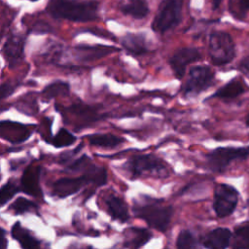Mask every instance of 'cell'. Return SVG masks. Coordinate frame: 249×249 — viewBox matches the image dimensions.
<instances>
[{
    "label": "cell",
    "instance_id": "obj_1",
    "mask_svg": "<svg viewBox=\"0 0 249 249\" xmlns=\"http://www.w3.org/2000/svg\"><path fill=\"white\" fill-rule=\"evenodd\" d=\"M46 11L54 18L90 21L98 18V2L92 0H50Z\"/></svg>",
    "mask_w": 249,
    "mask_h": 249
},
{
    "label": "cell",
    "instance_id": "obj_2",
    "mask_svg": "<svg viewBox=\"0 0 249 249\" xmlns=\"http://www.w3.org/2000/svg\"><path fill=\"white\" fill-rule=\"evenodd\" d=\"M173 212L172 206L162 205L160 200L154 198L143 199L133 206V213L136 217L144 220L151 228L162 232L168 228Z\"/></svg>",
    "mask_w": 249,
    "mask_h": 249
},
{
    "label": "cell",
    "instance_id": "obj_3",
    "mask_svg": "<svg viewBox=\"0 0 249 249\" xmlns=\"http://www.w3.org/2000/svg\"><path fill=\"white\" fill-rule=\"evenodd\" d=\"M208 53L216 66L230 63L235 56V47L231 36L224 31H214L209 36Z\"/></svg>",
    "mask_w": 249,
    "mask_h": 249
},
{
    "label": "cell",
    "instance_id": "obj_4",
    "mask_svg": "<svg viewBox=\"0 0 249 249\" xmlns=\"http://www.w3.org/2000/svg\"><path fill=\"white\" fill-rule=\"evenodd\" d=\"M183 0H163L151 23V28L160 34L176 27L182 19Z\"/></svg>",
    "mask_w": 249,
    "mask_h": 249
},
{
    "label": "cell",
    "instance_id": "obj_5",
    "mask_svg": "<svg viewBox=\"0 0 249 249\" xmlns=\"http://www.w3.org/2000/svg\"><path fill=\"white\" fill-rule=\"evenodd\" d=\"M127 171L132 177L152 175L164 177L168 174V165L155 155H138L131 157L125 163Z\"/></svg>",
    "mask_w": 249,
    "mask_h": 249
},
{
    "label": "cell",
    "instance_id": "obj_6",
    "mask_svg": "<svg viewBox=\"0 0 249 249\" xmlns=\"http://www.w3.org/2000/svg\"><path fill=\"white\" fill-rule=\"evenodd\" d=\"M249 157V147H219L206 155L209 168L214 172H223L231 162Z\"/></svg>",
    "mask_w": 249,
    "mask_h": 249
},
{
    "label": "cell",
    "instance_id": "obj_7",
    "mask_svg": "<svg viewBox=\"0 0 249 249\" xmlns=\"http://www.w3.org/2000/svg\"><path fill=\"white\" fill-rule=\"evenodd\" d=\"M215 72L208 66L198 65L190 69L188 79L181 90L185 96H195L213 86Z\"/></svg>",
    "mask_w": 249,
    "mask_h": 249
},
{
    "label": "cell",
    "instance_id": "obj_8",
    "mask_svg": "<svg viewBox=\"0 0 249 249\" xmlns=\"http://www.w3.org/2000/svg\"><path fill=\"white\" fill-rule=\"evenodd\" d=\"M238 192L229 184H217L214 189L213 208L219 218L230 216L236 208Z\"/></svg>",
    "mask_w": 249,
    "mask_h": 249
},
{
    "label": "cell",
    "instance_id": "obj_9",
    "mask_svg": "<svg viewBox=\"0 0 249 249\" xmlns=\"http://www.w3.org/2000/svg\"><path fill=\"white\" fill-rule=\"evenodd\" d=\"M201 54L196 48L185 47L177 50L170 56L168 63L173 71L174 76L177 79H181L185 74L187 65L199 60Z\"/></svg>",
    "mask_w": 249,
    "mask_h": 249
},
{
    "label": "cell",
    "instance_id": "obj_10",
    "mask_svg": "<svg viewBox=\"0 0 249 249\" xmlns=\"http://www.w3.org/2000/svg\"><path fill=\"white\" fill-rule=\"evenodd\" d=\"M31 132L28 125L12 121L0 122V137L13 144L24 142L29 138Z\"/></svg>",
    "mask_w": 249,
    "mask_h": 249
},
{
    "label": "cell",
    "instance_id": "obj_11",
    "mask_svg": "<svg viewBox=\"0 0 249 249\" xmlns=\"http://www.w3.org/2000/svg\"><path fill=\"white\" fill-rule=\"evenodd\" d=\"M40 166L29 164L23 170L20 179L21 191L34 197H42L43 193L40 187Z\"/></svg>",
    "mask_w": 249,
    "mask_h": 249
},
{
    "label": "cell",
    "instance_id": "obj_12",
    "mask_svg": "<svg viewBox=\"0 0 249 249\" xmlns=\"http://www.w3.org/2000/svg\"><path fill=\"white\" fill-rule=\"evenodd\" d=\"M231 232L227 228H217L209 231L203 239L206 249H227L231 243Z\"/></svg>",
    "mask_w": 249,
    "mask_h": 249
},
{
    "label": "cell",
    "instance_id": "obj_13",
    "mask_svg": "<svg viewBox=\"0 0 249 249\" xmlns=\"http://www.w3.org/2000/svg\"><path fill=\"white\" fill-rule=\"evenodd\" d=\"M121 44L127 53L133 55H141L150 52L143 33H126L122 37Z\"/></svg>",
    "mask_w": 249,
    "mask_h": 249
},
{
    "label": "cell",
    "instance_id": "obj_14",
    "mask_svg": "<svg viewBox=\"0 0 249 249\" xmlns=\"http://www.w3.org/2000/svg\"><path fill=\"white\" fill-rule=\"evenodd\" d=\"M23 48L24 40L19 36L12 35L6 41L4 47L2 48V53L11 67L21 59L23 54Z\"/></svg>",
    "mask_w": 249,
    "mask_h": 249
},
{
    "label": "cell",
    "instance_id": "obj_15",
    "mask_svg": "<svg viewBox=\"0 0 249 249\" xmlns=\"http://www.w3.org/2000/svg\"><path fill=\"white\" fill-rule=\"evenodd\" d=\"M105 204L107 212L112 219L121 223H125L129 219L127 205L121 197L117 196L116 195H110L106 197Z\"/></svg>",
    "mask_w": 249,
    "mask_h": 249
},
{
    "label": "cell",
    "instance_id": "obj_16",
    "mask_svg": "<svg viewBox=\"0 0 249 249\" xmlns=\"http://www.w3.org/2000/svg\"><path fill=\"white\" fill-rule=\"evenodd\" d=\"M246 91V86L242 81L234 78L219 88L215 93H213L211 98H220L223 100H232L240 96Z\"/></svg>",
    "mask_w": 249,
    "mask_h": 249
},
{
    "label": "cell",
    "instance_id": "obj_17",
    "mask_svg": "<svg viewBox=\"0 0 249 249\" xmlns=\"http://www.w3.org/2000/svg\"><path fill=\"white\" fill-rule=\"evenodd\" d=\"M121 12L135 19H142L149 14L147 0H124L120 6Z\"/></svg>",
    "mask_w": 249,
    "mask_h": 249
},
{
    "label": "cell",
    "instance_id": "obj_18",
    "mask_svg": "<svg viewBox=\"0 0 249 249\" xmlns=\"http://www.w3.org/2000/svg\"><path fill=\"white\" fill-rule=\"evenodd\" d=\"M11 234L12 237L19 243L22 249H41L40 241L36 239L27 230L23 229L19 222L14 224Z\"/></svg>",
    "mask_w": 249,
    "mask_h": 249
},
{
    "label": "cell",
    "instance_id": "obj_19",
    "mask_svg": "<svg viewBox=\"0 0 249 249\" xmlns=\"http://www.w3.org/2000/svg\"><path fill=\"white\" fill-rule=\"evenodd\" d=\"M118 51L117 48L107 46H78L75 49L77 57L81 60H91L103 57L112 52Z\"/></svg>",
    "mask_w": 249,
    "mask_h": 249
},
{
    "label": "cell",
    "instance_id": "obj_20",
    "mask_svg": "<svg viewBox=\"0 0 249 249\" xmlns=\"http://www.w3.org/2000/svg\"><path fill=\"white\" fill-rule=\"evenodd\" d=\"M125 232V246L129 249H139L152 237L149 231L140 228H130Z\"/></svg>",
    "mask_w": 249,
    "mask_h": 249
},
{
    "label": "cell",
    "instance_id": "obj_21",
    "mask_svg": "<svg viewBox=\"0 0 249 249\" xmlns=\"http://www.w3.org/2000/svg\"><path fill=\"white\" fill-rule=\"evenodd\" d=\"M87 138L90 145L101 148H115L124 141V138L111 133H94L88 135Z\"/></svg>",
    "mask_w": 249,
    "mask_h": 249
},
{
    "label": "cell",
    "instance_id": "obj_22",
    "mask_svg": "<svg viewBox=\"0 0 249 249\" xmlns=\"http://www.w3.org/2000/svg\"><path fill=\"white\" fill-rule=\"evenodd\" d=\"M69 111L72 115L76 116L80 122L85 123L86 124L96 122L101 118L98 115L96 108L85 104H75L69 108Z\"/></svg>",
    "mask_w": 249,
    "mask_h": 249
},
{
    "label": "cell",
    "instance_id": "obj_23",
    "mask_svg": "<svg viewBox=\"0 0 249 249\" xmlns=\"http://www.w3.org/2000/svg\"><path fill=\"white\" fill-rule=\"evenodd\" d=\"M69 92V85L65 82L55 81L47 87L44 88L42 90V94L46 100H50L58 95H64Z\"/></svg>",
    "mask_w": 249,
    "mask_h": 249
},
{
    "label": "cell",
    "instance_id": "obj_24",
    "mask_svg": "<svg viewBox=\"0 0 249 249\" xmlns=\"http://www.w3.org/2000/svg\"><path fill=\"white\" fill-rule=\"evenodd\" d=\"M232 237V249H249V224L235 229Z\"/></svg>",
    "mask_w": 249,
    "mask_h": 249
},
{
    "label": "cell",
    "instance_id": "obj_25",
    "mask_svg": "<svg viewBox=\"0 0 249 249\" xmlns=\"http://www.w3.org/2000/svg\"><path fill=\"white\" fill-rule=\"evenodd\" d=\"M229 12L237 20H243L249 12V0H230Z\"/></svg>",
    "mask_w": 249,
    "mask_h": 249
},
{
    "label": "cell",
    "instance_id": "obj_26",
    "mask_svg": "<svg viewBox=\"0 0 249 249\" xmlns=\"http://www.w3.org/2000/svg\"><path fill=\"white\" fill-rule=\"evenodd\" d=\"M38 206L35 202L19 196L18 197L9 207L10 211H13L16 215H20V214H24L27 212H33L35 210H37Z\"/></svg>",
    "mask_w": 249,
    "mask_h": 249
},
{
    "label": "cell",
    "instance_id": "obj_27",
    "mask_svg": "<svg viewBox=\"0 0 249 249\" xmlns=\"http://www.w3.org/2000/svg\"><path fill=\"white\" fill-rule=\"evenodd\" d=\"M76 141V137L65 128H60L52 138L51 143L55 148H63L72 145Z\"/></svg>",
    "mask_w": 249,
    "mask_h": 249
},
{
    "label": "cell",
    "instance_id": "obj_28",
    "mask_svg": "<svg viewBox=\"0 0 249 249\" xmlns=\"http://www.w3.org/2000/svg\"><path fill=\"white\" fill-rule=\"evenodd\" d=\"M177 249H197V241L190 231H182L176 240Z\"/></svg>",
    "mask_w": 249,
    "mask_h": 249
},
{
    "label": "cell",
    "instance_id": "obj_29",
    "mask_svg": "<svg viewBox=\"0 0 249 249\" xmlns=\"http://www.w3.org/2000/svg\"><path fill=\"white\" fill-rule=\"evenodd\" d=\"M17 184L13 180H9L0 188V206L6 204L18 192Z\"/></svg>",
    "mask_w": 249,
    "mask_h": 249
},
{
    "label": "cell",
    "instance_id": "obj_30",
    "mask_svg": "<svg viewBox=\"0 0 249 249\" xmlns=\"http://www.w3.org/2000/svg\"><path fill=\"white\" fill-rule=\"evenodd\" d=\"M17 86L10 84V83H3L0 85V101L3 100L4 98L10 96L11 94L14 93V91L16 90ZM9 107H3L2 104H0V112L6 110Z\"/></svg>",
    "mask_w": 249,
    "mask_h": 249
},
{
    "label": "cell",
    "instance_id": "obj_31",
    "mask_svg": "<svg viewBox=\"0 0 249 249\" xmlns=\"http://www.w3.org/2000/svg\"><path fill=\"white\" fill-rule=\"evenodd\" d=\"M238 70L249 79V55L244 57L237 66Z\"/></svg>",
    "mask_w": 249,
    "mask_h": 249
},
{
    "label": "cell",
    "instance_id": "obj_32",
    "mask_svg": "<svg viewBox=\"0 0 249 249\" xmlns=\"http://www.w3.org/2000/svg\"><path fill=\"white\" fill-rule=\"evenodd\" d=\"M7 240L5 236V231L2 228H0V249H6Z\"/></svg>",
    "mask_w": 249,
    "mask_h": 249
},
{
    "label": "cell",
    "instance_id": "obj_33",
    "mask_svg": "<svg viewBox=\"0 0 249 249\" xmlns=\"http://www.w3.org/2000/svg\"><path fill=\"white\" fill-rule=\"evenodd\" d=\"M223 0H212V9L213 10H216L220 7L221 3H222Z\"/></svg>",
    "mask_w": 249,
    "mask_h": 249
},
{
    "label": "cell",
    "instance_id": "obj_34",
    "mask_svg": "<svg viewBox=\"0 0 249 249\" xmlns=\"http://www.w3.org/2000/svg\"><path fill=\"white\" fill-rule=\"evenodd\" d=\"M245 123H246V125L249 127V114L247 115V117L245 119Z\"/></svg>",
    "mask_w": 249,
    "mask_h": 249
},
{
    "label": "cell",
    "instance_id": "obj_35",
    "mask_svg": "<svg viewBox=\"0 0 249 249\" xmlns=\"http://www.w3.org/2000/svg\"><path fill=\"white\" fill-rule=\"evenodd\" d=\"M0 180H1V173H0Z\"/></svg>",
    "mask_w": 249,
    "mask_h": 249
},
{
    "label": "cell",
    "instance_id": "obj_36",
    "mask_svg": "<svg viewBox=\"0 0 249 249\" xmlns=\"http://www.w3.org/2000/svg\"><path fill=\"white\" fill-rule=\"evenodd\" d=\"M31 1H36V0H31Z\"/></svg>",
    "mask_w": 249,
    "mask_h": 249
}]
</instances>
